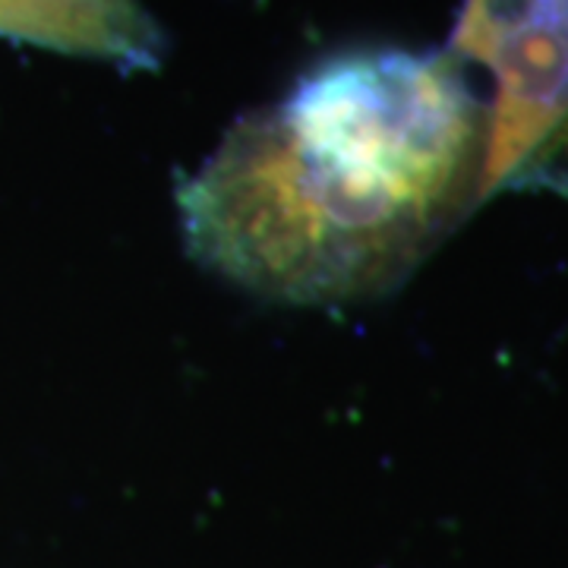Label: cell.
<instances>
[{
    "instance_id": "6da1fadb",
    "label": "cell",
    "mask_w": 568,
    "mask_h": 568,
    "mask_svg": "<svg viewBox=\"0 0 568 568\" xmlns=\"http://www.w3.org/2000/svg\"><path fill=\"white\" fill-rule=\"evenodd\" d=\"M484 126L452 54H335L183 178L186 253L272 304L376 301L477 200Z\"/></svg>"
},
{
    "instance_id": "7a4b0ae2",
    "label": "cell",
    "mask_w": 568,
    "mask_h": 568,
    "mask_svg": "<svg viewBox=\"0 0 568 568\" xmlns=\"http://www.w3.org/2000/svg\"><path fill=\"white\" fill-rule=\"evenodd\" d=\"M452 58L493 77L477 200L525 181L568 121V0H465Z\"/></svg>"
},
{
    "instance_id": "277c9868",
    "label": "cell",
    "mask_w": 568,
    "mask_h": 568,
    "mask_svg": "<svg viewBox=\"0 0 568 568\" xmlns=\"http://www.w3.org/2000/svg\"><path fill=\"white\" fill-rule=\"evenodd\" d=\"M544 168L552 174V181H562V186L568 190V121L562 123V130L552 136V142H549L547 149L537 155V162L530 164V171L525 174V178L537 174V171H544Z\"/></svg>"
},
{
    "instance_id": "3957f363",
    "label": "cell",
    "mask_w": 568,
    "mask_h": 568,
    "mask_svg": "<svg viewBox=\"0 0 568 568\" xmlns=\"http://www.w3.org/2000/svg\"><path fill=\"white\" fill-rule=\"evenodd\" d=\"M0 39L123 70H155L168 48L140 0H0Z\"/></svg>"
}]
</instances>
